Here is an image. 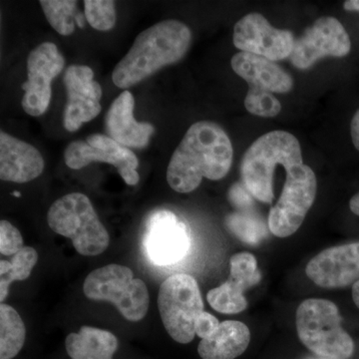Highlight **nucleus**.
Wrapping results in <instances>:
<instances>
[{
	"instance_id": "obj_1",
	"label": "nucleus",
	"mask_w": 359,
	"mask_h": 359,
	"mask_svg": "<svg viewBox=\"0 0 359 359\" xmlns=\"http://www.w3.org/2000/svg\"><path fill=\"white\" fill-rule=\"evenodd\" d=\"M230 138L217 123L200 121L189 128L175 150L167 170V181L176 192H193L203 178H224L233 163Z\"/></svg>"
},
{
	"instance_id": "obj_2",
	"label": "nucleus",
	"mask_w": 359,
	"mask_h": 359,
	"mask_svg": "<svg viewBox=\"0 0 359 359\" xmlns=\"http://www.w3.org/2000/svg\"><path fill=\"white\" fill-rule=\"evenodd\" d=\"M191 40L190 28L181 21L164 20L151 26L137 36L128 53L116 65L113 82L122 89L140 83L164 66L181 60Z\"/></svg>"
},
{
	"instance_id": "obj_3",
	"label": "nucleus",
	"mask_w": 359,
	"mask_h": 359,
	"mask_svg": "<svg viewBox=\"0 0 359 359\" xmlns=\"http://www.w3.org/2000/svg\"><path fill=\"white\" fill-rule=\"evenodd\" d=\"M301 165H304L302 148L294 135L285 131L269 132L245 153L241 165L243 184L252 197L271 204L275 198L273 184L276 168L283 166L287 172Z\"/></svg>"
},
{
	"instance_id": "obj_4",
	"label": "nucleus",
	"mask_w": 359,
	"mask_h": 359,
	"mask_svg": "<svg viewBox=\"0 0 359 359\" xmlns=\"http://www.w3.org/2000/svg\"><path fill=\"white\" fill-rule=\"evenodd\" d=\"M299 339L306 348L327 359H349L353 355V339L342 327L339 308L327 299H309L297 311Z\"/></svg>"
},
{
	"instance_id": "obj_5",
	"label": "nucleus",
	"mask_w": 359,
	"mask_h": 359,
	"mask_svg": "<svg viewBox=\"0 0 359 359\" xmlns=\"http://www.w3.org/2000/svg\"><path fill=\"white\" fill-rule=\"evenodd\" d=\"M47 223L58 235L69 238L82 256H98L109 245V233L84 194L72 193L55 201L47 214Z\"/></svg>"
},
{
	"instance_id": "obj_6",
	"label": "nucleus",
	"mask_w": 359,
	"mask_h": 359,
	"mask_svg": "<svg viewBox=\"0 0 359 359\" xmlns=\"http://www.w3.org/2000/svg\"><path fill=\"white\" fill-rule=\"evenodd\" d=\"M83 292L92 301L114 304L130 321H140L148 313L147 287L127 266L112 264L95 269L85 280Z\"/></svg>"
},
{
	"instance_id": "obj_7",
	"label": "nucleus",
	"mask_w": 359,
	"mask_h": 359,
	"mask_svg": "<svg viewBox=\"0 0 359 359\" xmlns=\"http://www.w3.org/2000/svg\"><path fill=\"white\" fill-rule=\"evenodd\" d=\"M158 308L170 337L179 344H190L196 335V320L205 311L197 280L185 273L168 278L161 285Z\"/></svg>"
},
{
	"instance_id": "obj_8",
	"label": "nucleus",
	"mask_w": 359,
	"mask_h": 359,
	"mask_svg": "<svg viewBox=\"0 0 359 359\" xmlns=\"http://www.w3.org/2000/svg\"><path fill=\"white\" fill-rule=\"evenodd\" d=\"M316 177L308 165L287 171L282 195L269 215V229L278 238H287L301 228L316 200Z\"/></svg>"
},
{
	"instance_id": "obj_9",
	"label": "nucleus",
	"mask_w": 359,
	"mask_h": 359,
	"mask_svg": "<svg viewBox=\"0 0 359 359\" xmlns=\"http://www.w3.org/2000/svg\"><path fill=\"white\" fill-rule=\"evenodd\" d=\"M65 159L73 170L82 169L93 162L107 163L117 169L130 186L136 185L140 180L137 172L139 161L134 153L106 135L92 134L86 141L72 142L66 148Z\"/></svg>"
},
{
	"instance_id": "obj_10",
	"label": "nucleus",
	"mask_w": 359,
	"mask_h": 359,
	"mask_svg": "<svg viewBox=\"0 0 359 359\" xmlns=\"http://www.w3.org/2000/svg\"><path fill=\"white\" fill-rule=\"evenodd\" d=\"M143 243L146 255L153 264L170 266L178 263L188 254L190 231L174 212L161 210L148 217Z\"/></svg>"
},
{
	"instance_id": "obj_11",
	"label": "nucleus",
	"mask_w": 359,
	"mask_h": 359,
	"mask_svg": "<svg viewBox=\"0 0 359 359\" xmlns=\"http://www.w3.org/2000/svg\"><path fill=\"white\" fill-rule=\"evenodd\" d=\"M65 59L57 46L44 42L32 51L27 58V81L21 88L23 110L28 115L39 117L48 109L51 100V82L65 68Z\"/></svg>"
},
{
	"instance_id": "obj_12",
	"label": "nucleus",
	"mask_w": 359,
	"mask_h": 359,
	"mask_svg": "<svg viewBox=\"0 0 359 359\" xmlns=\"http://www.w3.org/2000/svg\"><path fill=\"white\" fill-rule=\"evenodd\" d=\"M351 50V41L337 18H320L295 40L290 61L299 69H309L325 56L344 57Z\"/></svg>"
},
{
	"instance_id": "obj_13",
	"label": "nucleus",
	"mask_w": 359,
	"mask_h": 359,
	"mask_svg": "<svg viewBox=\"0 0 359 359\" xmlns=\"http://www.w3.org/2000/svg\"><path fill=\"white\" fill-rule=\"evenodd\" d=\"M233 44L242 52L262 56L271 61L290 57L294 49V34L269 25L259 13L247 14L236 23Z\"/></svg>"
},
{
	"instance_id": "obj_14",
	"label": "nucleus",
	"mask_w": 359,
	"mask_h": 359,
	"mask_svg": "<svg viewBox=\"0 0 359 359\" xmlns=\"http://www.w3.org/2000/svg\"><path fill=\"white\" fill-rule=\"evenodd\" d=\"M65 84L67 91L65 127L75 132L100 113L102 88L94 80L93 70L86 65H70L65 71Z\"/></svg>"
},
{
	"instance_id": "obj_15",
	"label": "nucleus",
	"mask_w": 359,
	"mask_h": 359,
	"mask_svg": "<svg viewBox=\"0 0 359 359\" xmlns=\"http://www.w3.org/2000/svg\"><path fill=\"white\" fill-rule=\"evenodd\" d=\"M306 276L325 289H341L359 282V242L323 250L306 266Z\"/></svg>"
},
{
	"instance_id": "obj_16",
	"label": "nucleus",
	"mask_w": 359,
	"mask_h": 359,
	"mask_svg": "<svg viewBox=\"0 0 359 359\" xmlns=\"http://www.w3.org/2000/svg\"><path fill=\"white\" fill-rule=\"evenodd\" d=\"M230 278L207 294L210 306L224 314L238 313L247 309L244 292L257 285L262 276L256 257L250 252L233 255L230 259Z\"/></svg>"
},
{
	"instance_id": "obj_17",
	"label": "nucleus",
	"mask_w": 359,
	"mask_h": 359,
	"mask_svg": "<svg viewBox=\"0 0 359 359\" xmlns=\"http://www.w3.org/2000/svg\"><path fill=\"white\" fill-rule=\"evenodd\" d=\"M44 170V160L34 146L0 133V178L13 183H27L36 179Z\"/></svg>"
},
{
	"instance_id": "obj_18",
	"label": "nucleus",
	"mask_w": 359,
	"mask_h": 359,
	"mask_svg": "<svg viewBox=\"0 0 359 359\" xmlns=\"http://www.w3.org/2000/svg\"><path fill=\"white\" fill-rule=\"evenodd\" d=\"M134 104L131 92H122L111 104L106 115V130L110 138L123 147L145 148L155 128L150 123L135 120Z\"/></svg>"
},
{
	"instance_id": "obj_19",
	"label": "nucleus",
	"mask_w": 359,
	"mask_h": 359,
	"mask_svg": "<svg viewBox=\"0 0 359 359\" xmlns=\"http://www.w3.org/2000/svg\"><path fill=\"white\" fill-rule=\"evenodd\" d=\"M231 68L250 85V89L271 93H287L294 87V79L275 61L240 52L233 55Z\"/></svg>"
},
{
	"instance_id": "obj_20",
	"label": "nucleus",
	"mask_w": 359,
	"mask_h": 359,
	"mask_svg": "<svg viewBox=\"0 0 359 359\" xmlns=\"http://www.w3.org/2000/svg\"><path fill=\"white\" fill-rule=\"evenodd\" d=\"M250 341V332L245 323L226 320L211 337L201 340L198 353L203 359H235L247 351Z\"/></svg>"
},
{
	"instance_id": "obj_21",
	"label": "nucleus",
	"mask_w": 359,
	"mask_h": 359,
	"mask_svg": "<svg viewBox=\"0 0 359 359\" xmlns=\"http://www.w3.org/2000/svg\"><path fill=\"white\" fill-rule=\"evenodd\" d=\"M65 347L71 359H113L118 339L107 330L85 325L66 337Z\"/></svg>"
},
{
	"instance_id": "obj_22",
	"label": "nucleus",
	"mask_w": 359,
	"mask_h": 359,
	"mask_svg": "<svg viewBox=\"0 0 359 359\" xmlns=\"http://www.w3.org/2000/svg\"><path fill=\"white\" fill-rule=\"evenodd\" d=\"M25 323L18 311L6 304L0 306V359H13L25 346Z\"/></svg>"
},
{
	"instance_id": "obj_23",
	"label": "nucleus",
	"mask_w": 359,
	"mask_h": 359,
	"mask_svg": "<svg viewBox=\"0 0 359 359\" xmlns=\"http://www.w3.org/2000/svg\"><path fill=\"white\" fill-rule=\"evenodd\" d=\"M39 255L32 247H25L14 255L11 262H0V301H6L9 287L15 280H25L32 275L33 268L37 263Z\"/></svg>"
},
{
	"instance_id": "obj_24",
	"label": "nucleus",
	"mask_w": 359,
	"mask_h": 359,
	"mask_svg": "<svg viewBox=\"0 0 359 359\" xmlns=\"http://www.w3.org/2000/svg\"><path fill=\"white\" fill-rule=\"evenodd\" d=\"M49 25L63 36H69L75 30L76 1L70 0H41L39 2Z\"/></svg>"
},
{
	"instance_id": "obj_25",
	"label": "nucleus",
	"mask_w": 359,
	"mask_h": 359,
	"mask_svg": "<svg viewBox=\"0 0 359 359\" xmlns=\"http://www.w3.org/2000/svg\"><path fill=\"white\" fill-rule=\"evenodd\" d=\"M228 230L243 242L250 245L259 244L266 236V228L262 219L248 212H237L226 219Z\"/></svg>"
},
{
	"instance_id": "obj_26",
	"label": "nucleus",
	"mask_w": 359,
	"mask_h": 359,
	"mask_svg": "<svg viewBox=\"0 0 359 359\" xmlns=\"http://www.w3.org/2000/svg\"><path fill=\"white\" fill-rule=\"evenodd\" d=\"M85 18L94 29L108 32L116 23L115 2L112 0H85Z\"/></svg>"
},
{
	"instance_id": "obj_27",
	"label": "nucleus",
	"mask_w": 359,
	"mask_h": 359,
	"mask_svg": "<svg viewBox=\"0 0 359 359\" xmlns=\"http://www.w3.org/2000/svg\"><path fill=\"white\" fill-rule=\"evenodd\" d=\"M245 109L259 117H276L282 111V104L271 92L250 89L245 98Z\"/></svg>"
},
{
	"instance_id": "obj_28",
	"label": "nucleus",
	"mask_w": 359,
	"mask_h": 359,
	"mask_svg": "<svg viewBox=\"0 0 359 359\" xmlns=\"http://www.w3.org/2000/svg\"><path fill=\"white\" fill-rule=\"evenodd\" d=\"M23 248L20 231L8 221L2 219L0 222V252L4 256H14Z\"/></svg>"
},
{
	"instance_id": "obj_29",
	"label": "nucleus",
	"mask_w": 359,
	"mask_h": 359,
	"mask_svg": "<svg viewBox=\"0 0 359 359\" xmlns=\"http://www.w3.org/2000/svg\"><path fill=\"white\" fill-rule=\"evenodd\" d=\"M219 327V320L212 314L203 311L196 320L195 332L202 339L211 337Z\"/></svg>"
},
{
	"instance_id": "obj_30",
	"label": "nucleus",
	"mask_w": 359,
	"mask_h": 359,
	"mask_svg": "<svg viewBox=\"0 0 359 359\" xmlns=\"http://www.w3.org/2000/svg\"><path fill=\"white\" fill-rule=\"evenodd\" d=\"M250 196H252V194L248 191L244 184L243 185L242 184H236L231 187L230 192H229V200L238 209L244 210L254 204V201Z\"/></svg>"
},
{
	"instance_id": "obj_31",
	"label": "nucleus",
	"mask_w": 359,
	"mask_h": 359,
	"mask_svg": "<svg viewBox=\"0 0 359 359\" xmlns=\"http://www.w3.org/2000/svg\"><path fill=\"white\" fill-rule=\"evenodd\" d=\"M351 135L354 147L359 152V109L354 114L351 124Z\"/></svg>"
},
{
	"instance_id": "obj_32",
	"label": "nucleus",
	"mask_w": 359,
	"mask_h": 359,
	"mask_svg": "<svg viewBox=\"0 0 359 359\" xmlns=\"http://www.w3.org/2000/svg\"><path fill=\"white\" fill-rule=\"evenodd\" d=\"M344 8L351 13H359V0H347L344 4Z\"/></svg>"
},
{
	"instance_id": "obj_33",
	"label": "nucleus",
	"mask_w": 359,
	"mask_h": 359,
	"mask_svg": "<svg viewBox=\"0 0 359 359\" xmlns=\"http://www.w3.org/2000/svg\"><path fill=\"white\" fill-rule=\"evenodd\" d=\"M349 209L354 215L359 217V192L356 193L349 201Z\"/></svg>"
},
{
	"instance_id": "obj_34",
	"label": "nucleus",
	"mask_w": 359,
	"mask_h": 359,
	"mask_svg": "<svg viewBox=\"0 0 359 359\" xmlns=\"http://www.w3.org/2000/svg\"><path fill=\"white\" fill-rule=\"evenodd\" d=\"M353 299L354 304L359 309V282L353 285Z\"/></svg>"
},
{
	"instance_id": "obj_35",
	"label": "nucleus",
	"mask_w": 359,
	"mask_h": 359,
	"mask_svg": "<svg viewBox=\"0 0 359 359\" xmlns=\"http://www.w3.org/2000/svg\"><path fill=\"white\" fill-rule=\"evenodd\" d=\"M13 195L15 196V197H20V193L18 192H14Z\"/></svg>"
}]
</instances>
